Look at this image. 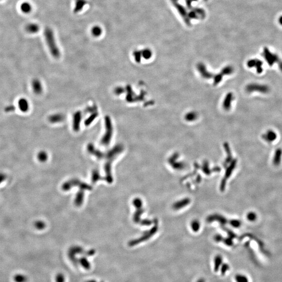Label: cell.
<instances>
[{"label":"cell","mask_w":282,"mask_h":282,"mask_svg":"<svg viewBox=\"0 0 282 282\" xmlns=\"http://www.w3.org/2000/svg\"><path fill=\"white\" fill-rule=\"evenodd\" d=\"M44 36L47 44L49 49L52 55L55 58H58L60 55L59 48L55 42V37L53 30L51 28L46 27L44 30Z\"/></svg>","instance_id":"obj_1"},{"label":"cell","mask_w":282,"mask_h":282,"mask_svg":"<svg viewBox=\"0 0 282 282\" xmlns=\"http://www.w3.org/2000/svg\"><path fill=\"white\" fill-rule=\"evenodd\" d=\"M105 124V132L102 139H101L100 143L104 146H107L110 144L113 134V126L112 124L111 119L109 116H106L104 119Z\"/></svg>","instance_id":"obj_2"},{"label":"cell","mask_w":282,"mask_h":282,"mask_svg":"<svg viewBox=\"0 0 282 282\" xmlns=\"http://www.w3.org/2000/svg\"><path fill=\"white\" fill-rule=\"evenodd\" d=\"M245 90L249 93L258 92L260 93H267L270 92V88L269 86L266 85L251 83L246 86Z\"/></svg>","instance_id":"obj_3"},{"label":"cell","mask_w":282,"mask_h":282,"mask_svg":"<svg viewBox=\"0 0 282 282\" xmlns=\"http://www.w3.org/2000/svg\"><path fill=\"white\" fill-rule=\"evenodd\" d=\"M262 55L266 61L268 65L270 66H273L275 63H278V62L280 61V59L277 54L271 52L266 47L264 48Z\"/></svg>","instance_id":"obj_4"},{"label":"cell","mask_w":282,"mask_h":282,"mask_svg":"<svg viewBox=\"0 0 282 282\" xmlns=\"http://www.w3.org/2000/svg\"><path fill=\"white\" fill-rule=\"evenodd\" d=\"M83 252H84V250L82 248L78 247V246H75V247L70 248L68 252V256L72 262L75 266H77L79 264V261H78L79 259H77L75 255L81 254Z\"/></svg>","instance_id":"obj_5"},{"label":"cell","mask_w":282,"mask_h":282,"mask_svg":"<svg viewBox=\"0 0 282 282\" xmlns=\"http://www.w3.org/2000/svg\"><path fill=\"white\" fill-rule=\"evenodd\" d=\"M247 65L248 68H255L256 69L257 73H262V72L263 71L262 68L263 62L259 59H250L248 61Z\"/></svg>","instance_id":"obj_6"},{"label":"cell","mask_w":282,"mask_h":282,"mask_svg":"<svg viewBox=\"0 0 282 282\" xmlns=\"http://www.w3.org/2000/svg\"><path fill=\"white\" fill-rule=\"evenodd\" d=\"M82 117V113L81 111L75 112L73 115V128L75 131H79L80 128V123Z\"/></svg>","instance_id":"obj_7"},{"label":"cell","mask_w":282,"mask_h":282,"mask_svg":"<svg viewBox=\"0 0 282 282\" xmlns=\"http://www.w3.org/2000/svg\"><path fill=\"white\" fill-rule=\"evenodd\" d=\"M262 139L268 143H272L277 139V134L274 131L272 130H267L262 136Z\"/></svg>","instance_id":"obj_8"},{"label":"cell","mask_w":282,"mask_h":282,"mask_svg":"<svg viewBox=\"0 0 282 282\" xmlns=\"http://www.w3.org/2000/svg\"><path fill=\"white\" fill-rule=\"evenodd\" d=\"M32 87L33 92L36 94H41L42 92V86L41 83L38 79H33L32 82Z\"/></svg>","instance_id":"obj_9"},{"label":"cell","mask_w":282,"mask_h":282,"mask_svg":"<svg viewBox=\"0 0 282 282\" xmlns=\"http://www.w3.org/2000/svg\"><path fill=\"white\" fill-rule=\"evenodd\" d=\"M282 157V149H277L275 150L274 155L273 157V164L275 166H278L281 162Z\"/></svg>","instance_id":"obj_10"},{"label":"cell","mask_w":282,"mask_h":282,"mask_svg":"<svg viewBox=\"0 0 282 282\" xmlns=\"http://www.w3.org/2000/svg\"><path fill=\"white\" fill-rule=\"evenodd\" d=\"M19 107L21 111L24 112L27 111L29 109L30 104L27 100L25 98H21L18 101Z\"/></svg>","instance_id":"obj_11"},{"label":"cell","mask_w":282,"mask_h":282,"mask_svg":"<svg viewBox=\"0 0 282 282\" xmlns=\"http://www.w3.org/2000/svg\"><path fill=\"white\" fill-rule=\"evenodd\" d=\"M64 119V116L62 114H54L50 115L49 118V120L50 122L52 123H59L63 121Z\"/></svg>","instance_id":"obj_12"},{"label":"cell","mask_w":282,"mask_h":282,"mask_svg":"<svg viewBox=\"0 0 282 282\" xmlns=\"http://www.w3.org/2000/svg\"><path fill=\"white\" fill-rule=\"evenodd\" d=\"M78 261H79V264H80L84 269L86 270H89L90 269L91 264L85 256H83L82 258H80L78 260Z\"/></svg>","instance_id":"obj_13"},{"label":"cell","mask_w":282,"mask_h":282,"mask_svg":"<svg viewBox=\"0 0 282 282\" xmlns=\"http://www.w3.org/2000/svg\"><path fill=\"white\" fill-rule=\"evenodd\" d=\"M86 4V0H76L73 12L74 13H79L83 9Z\"/></svg>","instance_id":"obj_14"},{"label":"cell","mask_w":282,"mask_h":282,"mask_svg":"<svg viewBox=\"0 0 282 282\" xmlns=\"http://www.w3.org/2000/svg\"><path fill=\"white\" fill-rule=\"evenodd\" d=\"M88 150L90 153L93 154V155L96 156L98 158H101L104 157V155H103V153L100 152L99 150H96L95 148L92 144H90V145H88Z\"/></svg>","instance_id":"obj_15"},{"label":"cell","mask_w":282,"mask_h":282,"mask_svg":"<svg viewBox=\"0 0 282 282\" xmlns=\"http://www.w3.org/2000/svg\"><path fill=\"white\" fill-rule=\"evenodd\" d=\"M39 30V27L37 24L30 23L28 24L26 27V30L30 33H37Z\"/></svg>","instance_id":"obj_16"},{"label":"cell","mask_w":282,"mask_h":282,"mask_svg":"<svg viewBox=\"0 0 282 282\" xmlns=\"http://www.w3.org/2000/svg\"><path fill=\"white\" fill-rule=\"evenodd\" d=\"M13 280L15 282H27V277L22 274H16L13 277Z\"/></svg>","instance_id":"obj_17"},{"label":"cell","mask_w":282,"mask_h":282,"mask_svg":"<svg viewBox=\"0 0 282 282\" xmlns=\"http://www.w3.org/2000/svg\"><path fill=\"white\" fill-rule=\"evenodd\" d=\"M32 9L31 5L28 2H24L20 5V9L24 13H29Z\"/></svg>","instance_id":"obj_18"},{"label":"cell","mask_w":282,"mask_h":282,"mask_svg":"<svg viewBox=\"0 0 282 282\" xmlns=\"http://www.w3.org/2000/svg\"><path fill=\"white\" fill-rule=\"evenodd\" d=\"M234 280L236 282H249V280L245 275L241 274H237L234 277Z\"/></svg>","instance_id":"obj_19"},{"label":"cell","mask_w":282,"mask_h":282,"mask_svg":"<svg viewBox=\"0 0 282 282\" xmlns=\"http://www.w3.org/2000/svg\"><path fill=\"white\" fill-rule=\"evenodd\" d=\"M92 33L95 37H98L102 33V30L99 26H94L92 29Z\"/></svg>","instance_id":"obj_20"},{"label":"cell","mask_w":282,"mask_h":282,"mask_svg":"<svg viewBox=\"0 0 282 282\" xmlns=\"http://www.w3.org/2000/svg\"><path fill=\"white\" fill-rule=\"evenodd\" d=\"M98 115V114L97 113V111L94 112L93 113H92V115L90 116V117L88 118V119H87L86 120H85V125H87V126H88V125H90L96 119V118L97 117Z\"/></svg>","instance_id":"obj_21"},{"label":"cell","mask_w":282,"mask_h":282,"mask_svg":"<svg viewBox=\"0 0 282 282\" xmlns=\"http://www.w3.org/2000/svg\"><path fill=\"white\" fill-rule=\"evenodd\" d=\"M83 198H84V194H83V192H79V193L77 194V196H76V200H75V204H76V206H80L81 204L82 203L83 201Z\"/></svg>","instance_id":"obj_22"},{"label":"cell","mask_w":282,"mask_h":282,"mask_svg":"<svg viewBox=\"0 0 282 282\" xmlns=\"http://www.w3.org/2000/svg\"><path fill=\"white\" fill-rule=\"evenodd\" d=\"M222 263V258L220 256H218L216 258V259L215 260L214 262V269L215 271H218L220 269V266H221Z\"/></svg>","instance_id":"obj_23"},{"label":"cell","mask_w":282,"mask_h":282,"mask_svg":"<svg viewBox=\"0 0 282 282\" xmlns=\"http://www.w3.org/2000/svg\"><path fill=\"white\" fill-rule=\"evenodd\" d=\"M55 282H65V277L62 273H59L55 275Z\"/></svg>","instance_id":"obj_24"},{"label":"cell","mask_w":282,"mask_h":282,"mask_svg":"<svg viewBox=\"0 0 282 282\" xmlns=\"http://www.w3.org/2000/svg\"><path fill=\"white\" fill-rule=\"evenodd\" d=\"M48 155L45 152H41L38 155V158L41 161H45L47 160Z\"/></svg>","instance_id":"obj_25"},{"label":"cell","mask_w":282,"mask_h":282,"mask_svg":"<svg viewBox=\"0 0 282 282\" xmlns=\"http://www.w3.org/2000/svg\"><path fill=\"white\" fill-rule=\"evenodd\" d=\"M247 217L249 221L253 222L256 219V215L255 212H250L248 213V214L247 215Z\"/></svg>","instance_id":"obj_26"},{"label":"cell","mask_w":282,"mask_h":282,"mask_svg":"<svg viewBox=\"0 0 282 282\" xmlns=\"http://www.w3.org/2000/svg\"><path fill=\"white\" fill-rule=\"evenodd\" d=\"M229 269H230V267H229L228 264L226 263L224 264L222 266V267H221V273H222V274H225L227 271H229Z\"/></svg>","instance_id":"obj_27"},{"label":"cell","mask_w":282,"mask_h":282,"mask_svg":"<svg viewBox=\"0 0 282 282\" xmlns=\"http://www.w3.org/2000/svg\"><path fill=\"white\" fill-rule=\"evenodd\" d=\"M35 227L37 228V229H42L44 228L45 227V225H44V223L43 222H36L35 224Z\"/></svg>","instance_id":"obj_28"},{"label":"cell","mask_w":282,"mask_h":282,"mask_svg":"<svg viewBox=\"0 0 282 282\" xmlns=\"http://www.w3.org/2000/svg\"><path fill=\"white\" fill-rule=\"evenodd\" d=\"M99 178H100V176H99V173L98 172V171L93 172V179H92L93 182H96L97 180H98Z\"/></svg>","instance_id":"obj_29"},{"label":"cell","mask_w":282,"mask_h":282,"mask_svg":"<svg viewBox=\"0 0 282 282\" xmlns=\"http://www.w3.org/2000/svg\"><path fill=\"white\" fill-rule=\"evenodd\" d=\"M95 251L94 250H90L86 252L85 254L86 256H90L95 255Z\"/></svg>","instance_id":"obj_30"},{"label":"cell","mask_w":282,"mask_h":282,"mask_svg":"<svg viewBox=\"0 0 282 282\" xmlns=\"http://www.w3.org/2000/svg\"><path fill=\"white\" fill-rule=\"evenodd\" d=\"M6 178V176L5 174H4L3 173H0V184L4 182Z\"/></svg>","instance_id":"obj_31"},{"label":"cell","mask_w":282,"mask_h":282,"mask_svg":"<svg viewBox=\"0 0 282 282\" xmlns=\"http://www.w3.org/2000/svg\"><path fill=\"white\" fill-rule=\"evenodd\" d=\"M15 109L14 107L12 106V105H11V106L7 107L6 108L5 110L6 112H12L13 111V110H15Z\"/></svg>","instance_id":"obj_32"},{"label":"cell","mask_w":282,"mask_h":282,"mask_svg":"<svg viewBox=\"0 0 282 282\" xmlns=\"http://www.w3.org/2000/svg\"><path fill=\"white\" fill-rule=\"evenodd\" d=\"M278 66H279V69L280 70V71L282 72V61L280 60L278 62Z\"/></svg>","instance_id":"obj_33"},{"label":"cell","mask_w":282,"mask_h":282,"mask_svg":"<svg viewBox=\"0 0 282 282\" xmlns=\"http://www.w3.org/2000/svg\"><path fill=\"white\" fill-rule=\"evenodd\" d=\"M278 20H279V23H280V25H281L282 26V16H280V17L279 18V19H278Z\"/></svg>","instance_id":"obj_34"},{"label":"cell","mask_w":282,"mask_h":282,"mask_svg":"<svg viewBox=\"0 0 282 282\" xmlns=\"http://www.w3.org/2000/svg\"><path fill=\"white\" fill-rule=\"evenodd\" d=\"M85 282H97L96 280H87Z\"/></svg>","instance_id":"obj_35"},{"label":"cell","mask_w":282,"mask_h":282,"mask_svg":"<svg viewBox=\"0 0 282 282\" xmlns=\"http://www.w3.org/2000/svg\"><path fill=\"white\" fill-rule=\"evenodd\" d=\"M197 282H205V280H204L203 279H200Z\"/></svg>","instance_id":"obj_36"},{"label":"cell","mask_w":282,"mask_h":282,"mask_svg":"<svg viewBox=\"0 0 282 282\" xmlns=\"http://www.w3.org/2000/svg\"><path fill=\"white\" fill-rule=\"evenodd\" d=\"M103 282V281H101V282Z\"/></svg>","instance_id":"obj_37"}]
</instances>
